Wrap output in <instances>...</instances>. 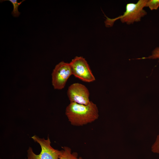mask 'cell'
<instances>
[{"instance_id": "cell-1", "label": "cell", "mask_w": 159, "mask_h": 159, "mask_svg": "<svg viewBox=\"0 0 159 159\" xmlns=\"http://www.w3.org/2000/svg\"><path fill=\"white\" fill-rule=\"evenodd\" d=\"M65 113L71 124L75 126L91 123L99 116L97 107L91 101L87 105L70 102L66 108Z\"/></svg>"}, {"instance_id": "cell-2", "label": "cell", "mask_w": 159, "mask_h": 159, "mask_svg": "<svg viewBox=\"0 0 159 159\" xmlns=\"http://www.w3.org/2000/svg\"><path fill=\"white\" fill-rule=\"evenodd\" d=\"M148 0H139L137 3H130L127 4L126 10L123 15L113 19H110L107 16L105 21L106 27L112 26L114 22L120 19L122 23L130 24L135 22L140 21L141 18L147 14L144 9L146 7Z\"/></svg>"}, {"instance_id": "cell-3", "label": "cell", "mask_w": 159, "mask_h": 159, "mask_svg": "<svg viewBox=\"0 0 159 159\" xmlns=\"http://www.w3.org/2000/svg\"><path fill=\"white\" fill-rule=\"evenodd\" d=\"M35 142L38 143L41 148L39 154H36L32 148L29 147L27 150V158L22 159H59L61 151L54 149L51 145V142L49 136L47 139L40 138L36 135L31 137Z\"/></svg>"}, {"instance_id": "cell-4", "label": "cell", "mask_w": 159, "mask_h": 159, "mask_svg": "<svg viewBox=\"0 0 159 159\" xmlns=\"http://www.w3.org/2000/svg\"><path fill=\"white\" fill-rule=\"evenodd\" d=\"M72 74L82 81L87 82L94 81L95 78L85 59L76 56L69 63Z\"/></svg>"}, {"instance_id": "cell-5", "label": "cell", "mask_w": 159, "mask_h": 159, "mask_svg": "<svg viewBox=\"0 0 159 159\" xmlns=\"http://www.w3.org/2000/svg\"><path fill=\"white\" fill-rule=\"evenodd\" d=\"M72 74L69 63L62 61L56 65L52 74V83L55 89H63L69 77Z\"/></svg>"}, {"instance_id": "cell-6", "label": "cell", "mask_w": 159, "mask_h": 159, "mask_svg": "<svg viewBox=\"0 0 159 159\" xmlns=\"http://www.w3.org/2000/svg\"><path fill=\"white\" fill-rule=\"evenodd\" d=\"M67 95L70 102L87 105L91 102L88 90L81 83H75L71 85L68 87Z\"/></svg>"}, {"instance_id": "cell-7", "label": "cell", "mask_w": 159, "mask_h": 159, "mask_svg": "<svg viewBox=\"0 0 159 159\" xmlns=\"http://www.w3.org/2000/svg\"><path fill=\"white\" fill-rule=\"evenodd\" d=\"M62 150H61L59 159H83L82 157H78L77 153L71 152L70 148L67 146L62 147Z\"/></svg>"}, {"instance_id": "cell-8", "label": "cell", "mask_w": 159, "mask_h": 159, "mask_svg": "<svg viewBox=\"0 0 159 159\" xmlns=\"http://www.w3.org/2000/svg\"><path fill=\"white\" fill-rule=\"evenodd\" d=\"M9 1L11 3L13 6V9L11 13L12 14L14 17H18L20 14V12L18 10V7L25 0H23L19 2H18L17 0H6L3 1Z\"/></svg>"}, {"instance_id": "cell-9", "label": "cell", "mask_w": 159, "mask_h": 159, "mask_svg": "<svg viewBox=\"0 0 159 159\" xmlns=\"http://www.w3.org/2000/svg\"><path fill=\"white\" fill-rule=\"evenodd\" d=\"M146 7L151 10L157 9L159 7V0H148Z\"/></svg>"}, {"instance_id": "cell-10", "label": "cell", "mask_w": 159, "mask_h": 159, "mask_svg": "<svg viewBox=\"0 0 159 159\" xmlns=\"http://www.w3.org/2000/svg\"><path fill=\"white\" fill-rule=\"evenodd\" d=\"M158 59L159 62V47L155 48L152 52V54L148 57H143L137 59Z\"/></svg>"}, {"instance_id": "cell-11", "label": "cell", "mask_w": 159, "mask_h": 159, "mask_svg": "<svg viewBox=\"0 0 159 159\" xmlns=\"http://www.w3.org/2000/svg\"><path fill=\"white\" fill-rule=\"evenodd\" d=\"M151 151L154 153H159V133L157 136L155 142L152 146Z\"/></svg>"}]
</instances>
